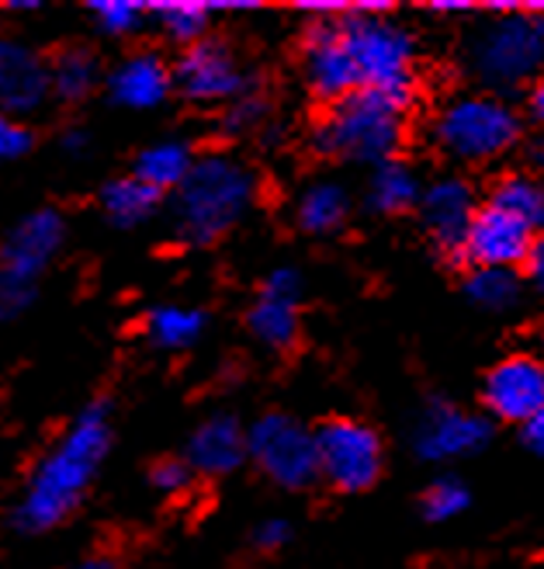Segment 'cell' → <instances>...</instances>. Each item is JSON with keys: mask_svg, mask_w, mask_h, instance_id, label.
<instances>
[{"mask_svg": "<svg viewBox=\"0 0 544 569\" xmlns=\"http://www.w3.org/2000/svg\"><path fill=\"white\" fill-rule=\"evenodd\" d=\"M524 268H527L531 284H534V289L544 296V233H541V237H534V247H531V253H527Z\"/></svg>", "mask_w": 544, "mask_h": 569, "instance_id": "obj_36", "label": "cell"}, {"mask_svg": "<svg viewBox=\"0 0 544 569\" xmlns=\"http://www.w3.org/2000/svg\"><path fill=\"white\" fill-rule=\"evenodd\" d=\"M246 459L284 490H305L316 482V431L289 413H264L246 431Z\"/></svg>", "mask_w": 544, "mask_h": 569, "instance_id": "obj_8", "label": "cell"}, {"mask_svg": "<svg viewBox=\"0 0 544 569\" xmlns=\"http://www.w3.org/2000/svg\"><path fill=\"white\" fill-rule=\"evenodd\" d=\"M465 296L478 309L503 312V309H513L521 302L524 281L517 271H506V268H472L465 278Z\"/></svg>", "mask_w": 544, "mask_h": 569, "instance_id": "obj_26", "label": "cell"}, {"mask_svg": "<svg viewBox=\"0 0 544 569\" xmlns=\"http://www.w3.org/2000/svg\"><path fill=\"white\" fill-rule=\"evenodd\" d=\"M406 108L375 91L357 88L354 94L330 104L326 119L316 126V150L336 160L385 163L403 142Z\"/></svg>", "mask_w": 544, "mask_h": 569, "instance_id": "obj_4", "label": "cell"}, {"mask_svg": "<svg viewBox=\"0 0 544 569\" xmlns=\"http://www.w3.org/2000/svg\"><path fill=\"white\" fill-rule=\"evenodd\" d=\"M49 94V67L39 56L11 39H0V111L24 116L36 111Z\"/></svg>", "mask_w": 544, "mask_h": 569, "instance_id": "obj_17", "label": "cell"}, {"mask_svg": "<svg viewBox=\"0 0 544 569\" xmlns=\"http://www.w3.org/2000/svg\"><path fill=\"white\" fill-rule=\"evenodd\" d=\"M205 330V312L188 306H160L150 312V337L167 351L191 348Z\"/></svg>", "mask_w": 544, "mask_h": 569, "instance_id": "obj_28", "label": "cell"}, {"mask_svg": "<svg viewBox=\"0 0 544 569\" xmlns=\"http://www.w3.org/2000/svg\"><path fill=\"white\" fill-rule=\"evenodd\" d=\"M63 237L67 222L52 209L24 216L11 230L4 247H0V323L14 320L21 309L32 306L36 281L49 268Z\"/></svg>", "mask_w": 544, "mask_h": 569, "instance_id": "obj_7", "label": "cell"}, {"mask_svg": "<svg viewBox=\"0 0 544 569\" xmlns=\"http://www.w3.org/2000/svg\"><path fill=\"white\" fill-rule=\"evenodd\" d=\"M77 569H114L111 559H88V562H80Z\"/></svg>", "mask_w": 544, "mask_h": 569, "instance_id": "obj_42", "label": "cell"}, {"mask_svg": "<svg viewBox=\"0 0 544 569\" xmlns=\"http://www.w3.org/2000/svg\"><path fill=\"white\" fill-rule=\"evenodd\" d=\"M174 73L160 60L157 52H135L108 73V94L114 104L132 108V111H147L167 101Z\"/></svg>", "mask_w": 544, "mask_h": 569, "instance_id": "obj_19", "label": "cell"}, {"mask_svg": "<svg viewBox=\"0 0 544 569\" xmlns=\"http://www.w3.org/2000/svg\"><path fill=\"white\" fill-rule=\"evenodd\" d=\"M256 178L229 153H209L194 160L191 174L178 188L174 222L188 243H212L250 212Z\"/></svg>", "mask_w": 544, "mask_h": 569, "instance_id": "obj_2", "label": "cell"}, {"mask_svg": "<svg viewBox=\"0 0 544 569\" xmlns=\"http://www.w3.org/2000/svg\"><path fill=\"white\" fill-rule=\"evenodd\" d=\"M527 157H531V163H534L537 170H544V136L531 142V150H527Z\"/></svg>", "mask_w": 544, "mask_h": 569, "instance_id": "obj_41", "label": "cell"}, {"mask_svg": "<svg viewBox=\"0 0 544 569\" xmlns=\"http://www.w3.org/2000/svg\"><path fill=\"white\" fill-rule=\"evenodd\" d=\"M253 538H256V546H261V549H281V546H289L292 525L281 521V518H268V521H261V528H256Z\"/></svg>", "mask_w": 544, "mask_h": 569, "instance_id": "obj_34", "label": "cell"}, {"mask_svg": "<svg viewBox=\"0 0 544 569\" xmlns=\"http://www.w3.org/2000/svg\"><path fill=\"white\" fill-rule=\"evenodd\" d=\"M351 216V194L336 181H312L295 202V219L305 233H333Z\"/></svg>", "mask_w": 544, "mask_h": 569, "instance_id": "obj_20", "label": "cell"}, {"mask_svg": "<svg viewBox=\"0 0 544 569\" xmlns=\"http://www.w3.org/2000/svg\"><path fill=\"white\" fill-rule=\"evenodd\" d=\"M431 11H437V14H462V11H472V4H469V0H434Z\"/></svg>", "mask_w": 544, "mask_h": 569, "instance_id": "obj_39", "label": "cell"}, {"mask_svg": "<svg viewBox=\"0 0 544 569\" xmlns=\"http://www.w3.org/2000/svg\"><path fill=\"white\" fill-rule=\"evenodd\" d=\"M521 435H524V445L544 459V407L521 427Z\"/></svg>", "mask_w": 544, "mask_h": 569, "instance_id": "obj_37", "label": "cell"}, {"mask_svg": "<svg viewBox=\"0 0 544 569\" xmlns=\"http://www.w3.org/2000/svg\"><path fill=\"white\" fill-rule=\"evenodd\" d=\"M340 39L351 52L357 83L395 104L410 108L416 91V42L403 24L385 14H343L336 21Z\"/></svg>", "mask_w": 544, "mask_h": 569, "instance_id": "obj_3", "label": "cell"}, {"mask_svg": "<svg viewBox=\"0 0 544 569\" xmlns=\"http://www.w3.org/2000/svg\"><path fill=\"white\" fill-rule=\"evenodd\" d=\"M482 403L503 423H527L544 407V361L537 355H510L490 368Z\"/></svg>", "mask_w": 544, "mask_h": 569, "instance_id": "obj_10", "label": "cell"}, {"mask_svg": "<svg viewBox=\"0 0 544 569\" xmlns=\"http://www.w3.org/2000/svg\"><path fill=\"white\" fill-rule=\"evenodd\" d=\"M108 445H111V427L104 407H91L88 413H80L70 423V431L60 438V445L42 459L32 482H28L14 515L18 528L46 531L67 521L80 497L88 493V482L108 455Z\"/></svg>", "mask_w": 544, "mask_h": 569, "instance_id": "obj_1", "label": "cell"}, {"mask_svg": "<svg viewBox=\"0 0 544 569\" xmlns=\"http://www.w3.org/2000/svg\"><path fill=\"white\" fill-rule=\"evenodd\" d=\"M490 206L524 222L534 237L544 233V184L531 174H503L493 184Z\"/></svg>", "mask_w": 544, "mask_h": 569, "instance_id": "obj_22", "label": "cell"}, {"mask_svg": "<svg viewBox=\"0 0 544 569\" xmlns=\"http://www.w3.org/2000/svg\"><path fill=\"white\" fill-rule=\"evenodd\" d=\"M268 116V104L264 98H256V94H240L236 101H229V111H225V129L229 132H250L264 122Z\"/></svg>", "mask_w": 544, "mask_h": 569, "instance_id": "obj_31", "label": "cell"}, {"mask_svg": "<svg viewBox=\"0 0 544 569\" xmlns=\"http://www.w3.org/2000/svg\"><path fill=\"white\" fill-rule=\"evenodd\" d=\"M490 435L493 427L485 417L437 400L416 420L413 448L426 462H454V459H469L482 445H490Z\"/></svg>", "mask_w": 544, "mask_h": 569, "instance_id": "obj_12", "label": "cell"}, {"mask_svg": "<svg viewBox=\"0 0 544 569\" xmlns=\"http://www.w3.org/2000/svg\"><path fill=\"white\" fill-rule=\"evenodd\" d=\"M160 206V191H153L150 184H142L135 174L132 178H119L111 181L101 191V209L114 226H139L147 222Z\"/></svg>", "mask_w": 544, "mask_h": 569, "instance_id": "obj_24", "label": "cell"}, {"mask_svg": "<svg viewBox=\"0 0 544 569\" xmlns=\"http://www.w3.org/2000/svg\"><path fill=\"white\" fill-rule=\"evenodd\" d=\"M63 147H67L70 153H83V150H88V132H80V129L67 132V136H63Z\"/></svg>", "mask_w": 544, "mask_h": 569, "instance_id": "obj_40", "label": "cell"}, {"mask_svg": "<svg viewBox=\"0 0 544 569\" xmlns=\"http://www.w3.org/2000/svg\"><path fill=\"white\" fill-rule=\"evenodd\" d=\"M299 296L302 278L295 268H278L268 274L261 296L246 312V327L264 348L289 351L299 340Z\"/></svg>", "mask_w": 544, "mask_h": 569, "instance_id": "obj_15", "label": "cell"}, {"mask_svg": "<svg viewBox=\"0 0 544 569\" xmlns=\"http://www.w3.org/2000/svg\"><path fill=\"white\" fill-rule=\"evenodd\" d=\"M420 202V178L403 160H385L375 167L367 184V206L382 216H399Z\"/></svg>", "mask_w": 544, "mask_h": 569, "instance_id": "obj_21", "label": "cell"}, {"mask_svg": "<svg viewBox=\"0 0 544 569\" xmlns=\"http://www.w3.org/2000/svg\"><path fill=\"white\" fill-rule=\"evenodd\" d=\"M88 11L108 36H132L135 28L147 21L150 8L139 4V0H94Z\"/></svg>", "mask_w": 544, "mask_h": 569, "instance_id": "obj_30", "label": "cell"}, {"mask_svg": "<svg viewBox=\"0 0 544 569\" xmlns=\"http://www.w3.org/2000/svg\"><path fill=\"white\" fill-rule=\"evenodd\" d=\"M150 11L170 39L188 46L202 42L212 21V4H205V0H160V4H150Z\"/></svg>", "mask_w": 544, "mask_h": 569, "instance_id": "obj_27", "label": "cell"}, {"mask_svg": "<svg viewBox=\"0 0 544 569\" xmlns=\"http://www.w3.org/2000/svg\"><path fill=\"white\" fill-rule=\"evenodd\" d=\"M28 150H32V132H28V126L0 111V160L24 157Z\"/></svg>", "mask_w": 544, "mask_h": 569, "instance_id": "obj_32", "label": "cell"}, {"mask_svg": "<svg viewBox=\"0 0 544 569\" xmlns=\"http://www.w3.org/2000/svg\"><path fill=\"white\" fill-rule=\"evenodd\" d=\"M521 116L496 94H457L434 116L437 147L465 163L500 160L521 142Z\"/></svg>", "mask_w": 544, "mask_h": 569, "instance_id": "obj_5", "label": "cell"}, {"mask_svg": "<svg viewBox=\"0 0 544 569\" xmlns=\"http://www.w3.org/2000/svg\"><path fill=\"white\" fill-rule=\"evenodd\" d=\"M340 18H323V21H312L309 32H305V49H302V73L309 91L336 104L340 98L354 94L361 83H357V70L351 63V52L340 39Z\"/></svg>", "mask_w": 544, "mask_h": 569, "instance_id": "obj_13", "label": "cell"}, {"mask_svg": "<svg viewBox=\"0 0 544 569\" xmlns=\"http://www.w3.org/2000/svg\"><path fill=\"white\" fill-rule=\"evenodd\" d=\"M299 11H309L316 21H323V18H343L351 11V4H343V0H299L295 4Z\"/></svg>", "mask_w": 544, "mask_h": 569, "instance_id": "obj_35", "label": "cell"}, {"mask_svg": "<svg viewBox=\"0 0 544 569\" xmlns=\"http://www.w3.org/2000/svg\"><path fill=\"white\" fill-rule=\"evenodd\" d=\"M469 67L493 91H513L537 80L544 67V18L527 11L496 14L475 32Z\"/></svg>", "mask_w": 544, "mask_h": 569, "instance_id": "obj_6", "label": "cell"}, {"mask_svg": "<svg viewBox=\"0 0 544 569\" xmlns=\"http://www.w3.org/2000/svg\"><path fill=\"white\" fill-rule=\"evenodd\" d=\"M153 487L157 490H163V493H181L188 482H191V469H188V462H178V459H167V462H160L157 469H153Z\"/></svg>", "mask_w": 544, "mask_h": 569, "instance_id": "obj_33", "label": "cell"}, {"mask_svg": "<svg viewBox=\"0 0 544 569\" xmlns=\"http://www.w3.org/2000/svg\"><path fill=\"white\" fill-rule=\"evenodd\" d=\"M416 206L431 240L451 258H462L469 222L478 212L472 184L465 178H437L434 184H426V191H420Z\"/></svg>", "mask_w": 544, "mask_h": 569, "instance_id": "obj_16", "label": "cell"}, {"mask_svg": "<svg viewBox=\"0 0 544 569\" xmlns=\"http://www.w3.org/2000/svg\"><path fill=\"white\" fill-rule=\"evenodd\" d=\"M531 247H534V233L524 222L510 219L506 212H500L493 206H482L469 222V233L462 243V261H472L475 268L517 271L527 261Z\"/></svg>", "mask_w": 544, "mask_h": 569, "instance_id": "obj_14", "label": "cell"}, {"mask_svg": "<svg viewBox=\"0 0 544 569\" xmlns=\"http://www.w3.org/2000/svg\"><path fill=\"white\" fill-rule=\"evenodd\" d=\"M541 361H544V327H541Z\"/></svg>", "mask_w": 544, "mask_h": 569, "instance_id": "obj_43", "label": "cell"}, {"mask_svg": "<svg viewBox=\"0 0 544 569\" xmlns=\"http://www.w3.org/2000/svg\"><path fill=\"white\" fill-rule=\"evenodd\" d=\"M243 459H246V431L240 427V420L229 413H215L205 423L194 427L184 462L191 472L225 476V472L240 469Z\"/></svg>", "mask_w": 544, "mask_h": 569, "instance_id": "obj_18", "label": "cell"}, {"mask_svg": "<svg viewBox=\"0 0 544 569\" xmlns=\"http://www.w3.org/2000/svg\"><path fill=\"white\" fill-rule=\"evenodd\" d=\"M316 466L330 487L343 493L371 490L382 476V438L361 420H326L316 431Z\"/></svg>", "mask_w": 544, "mask_h": 569, "instance_id": "obj_9", "label": "cell"}, {"mask_svg": "<svg viewBox=\"0 0 544 569\" xmlns=\"http://www.w3.org/2000/svg\"><path fill=\"white\" fill-rule=\"evenodd\" d=\"M527 104H531V116H534V122H541L544 126V77L534 83L531 88V98H527Z\"/></svg>", "mask_w": 544, "mask_h": 569, "instance_id": "obj_38", "label": "cell"}, {"mask_svg": "<svg viewBox=\"0 0 544 569\" xmlns=\"http://www.w3.org/2000/svg\"><path fill=\"white\" fill-rule=\"evenodd\" d=\"M98 80H101V63L88 49H63L49 67V91L60 94L63 101L88 98Z\"/></svg>", "mask_w": 544, "mask_h": 569, "instance_id": "obj_25", "label": "cell"}, {"mask_svg": "<svg viewBox=\"0 0 544 569\" xmlns=\"http://www.w3.org/2000/svg\"><path fill=\"white\" fill-rule=\"evenodd\" d=\"M469 503H472V493L465 482L454 476H444L423 493V515H426V521L441 525V521H454L462 510H469Z\"/></svg>", "mask_w": 544, "mask_h": 569, "instance_id": "obj_29", "label": "cell"}, {"mask_svg": "<svg viewBox=\"0 0 544 569\" xmlns=\"http://www.w3.org/2000/svg\"><path fill=\"white\" fill-rule=\"evenodd\" d=\"M194 167V157H191V147L184 139H163V142H153L150 150L139 153V163H135V178L142 184H150L153 191H167V188H181V181L191 174Z\"/></svg>", "mask_w": 544, "mask_h": 569, "instance_id": "obj_23", "label": "cell"}, {"mask_svg": "<svg viewBox=\"0 0 544 569\" xmlns=\"http://www.w3.org/2000/svg\"><path fill=\"white\" fill-rule=\"evenodd\" d=\"M170 73H174L184 98L202 104L236 101L240 94H246V73L236 63V56L229 52V46L219 39H202L188 46V52L178 60V70Z\"/></svg>", "mask_w": 544, "mask_h": 569, "instance_id": "obj_11", "label": "cell"}]
</instances>
